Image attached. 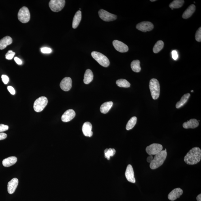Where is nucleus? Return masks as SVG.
<instances>
[{
	"label": "nucleus",
	"mask_w": 201,
	"mask_h": 201,
	"mask_svg": "<svg viewBox=\"0 0 201 201\" xmlns=\"http://www.w3.org/2000/svg\"><path fill=\"white\" fill-rule=\"evenodd\" d=\"M92 130V125L89 122H85L82 126V132L85 136L91 137L93 136V132Z\"/></svg>",
	"instance_id": "f3484780"
},
{
	"label": "nucleus",
	"mask_w": 201,
	"mask_h": 201,
	"mask_svg": "<svg viewBox=\"0 0 201 201\" xmlns=\"http://www.w3.org/2000/svg\"><path fill=\"white\" fill-rule=\"evenodd\" d=\"M193 90H192V91H191V92H192V93H193Z\"/></svg>",
	"instance_id": "c03bdc74"
},
{
	"label": "nucleus",
	"mask_w": 201,
	"mask_h": 201,
	"mask_svg": "<svg viewBox=\"0 0 201 201\" xmlns=\"http://www.w3.org/2000/svg\"><path fill=\"white\" fill-rule=\"evenodd\" d=\"M190 96V94L187 93L181 97L180 100L176 103V108H179L181 107L183 105H185L187 102Z\"/></svg>",
	"instance_id": "393cba45"
},
{
	"label": "nucleus",
	"mask_w": 201,
	"mask_h": 201,
	"mask_svg": "<svg viewBox=\"0 0 201 201\" xmlns=\"http://www.w3.org/2000/svg\"><path fill=\"white\" fill-rule=\"evenodd\" d=\"M48 99L46 97H41L37 99L34 104V109L37 112H40L48 104Z\"/></svg>",
	"instance_id": "423d86ee"
},
{
	"label": "nucleus",
	"mask_w": 201,
	"mask_h": 201,
	"mask_svg": "<svg viewBox=\"0 0 201 201\" xmlns=\"http://www.w3.org/2000/svg\"><path fill=\"white\" fill-rule=\"evenodd\" d=\"M165 151H167V149H165Z\"/></svg>",
	"instance_id": "a18cd8bd"
},
{
	"label": "nucleus",
	"mask_w": 201,
	"mask_h": 201,
	"mask_svg": "<svg viewBox=\"0 0 201 201\" xmlns=\"http://www.w3.org/2000/svg\"><path fill=\"white\" fill-rule=\"evenodd\" d=\"M196 199L198 201H201V194H200L198 195Z\"/></svg>",
	"instance_id": "79ce46f5"
},
{
	"label": "nucleus",
	"mask_w": 201,
	"mask_h": 201,
	"mask_svg": "<svg viewBox=\"0 0 201 201\" xmlns=\"http://www.w3.org/2000/svg\"><path fill=\"white\" fill-rule=\"evenodd\" d=\"M172 57L173 59L174 60H176L177 59L178 56L177 52L176 50L172 51Z\"/></svg>",
	"instance_id": "e433bc0d"
},
{
	"label": "nucleus",
	"mask_w": 201,
	"mask_h": 201,
	"mask_svg": "<svg viewBox=\"0 0 201 201\" xmlns=\"http://www.w3.org/2000/svg\"><path fill=\"white\" fill-rule=\"evenodd\" d=\"M82 18V13L80 11H78L76 13L73 18L72 27L75 29L79 25Z\"/></svg>",
	"instance_id": "412c9836"
},
{
	"label": "nucleus",
	"mask_w": 201,
	"mask_h": 201,
	"mask_svg": "<svg viewBox=\"0 0 201 201\" xmlns=\"http://www.w3.org/2000/svg\"><path fill=\"white\" fill-rule=\"evenodd\" d=\"M65 3L64 0H51L49 3V6L53 12H58L63 9Z\"/></svg>",
	"instance_id": "0eeeda50"
},
{
	"label": "nucleus",
	"mask_w": 201,
	"mask_h": 201,
	"mask_svg": "<svg viewBox=\"0 0 201 201\" xmlns=\"http://www.w3.org/2000/svg\"><path fill=\"white\" fill-rule=\"evenodd\" d=\"M12 43V39L10 37L6 36L0 40V50H3Z\"/></svg>",
	"instance_id": "aec40b11"
},
{
	"label": "nucleus",
	"mask_w": 201,
	"mask_h": 201,
	"mask_svg": "<svg viewBox=\"0 0 201 201\" xmlns=\"http://www.w3.org/2000/svg\"><path fill=\"white\" fill-rule=\"evenodd\" d=\"M153 156L152 155H150L147 158V161L148 163H151L153 159Z\"/></svg>",
	"instance_id": "a19ab883"
},
{
	"label": "nucleus",
	"mask_w": 201,
	"mask_h": 201,
	"mask_svg": "<svg viewBox=\"0 0 201 201\" xmlns=\"http://www.w3.org/2000/svg\"><path fill=\"white\" fill-rule=\"evenodd\" d=\"M112 44L116 50L119 52L125 53L129 50L128 47L121 41L115 40L112 42Z\"/></svg>",
	"instance_id": "9b49d317"
},
{
	"label": "nucleus",
	"mask_w": 201,
	"mask_h": 201,
	"mask_svg": "<svg viewBox=\"0 0 201 201\" xmlns=\"http://www.w3.org/2000/svg\"><path fill=\"white\" fill-rule=\"evenodd\" d=\"M18 184L17 178H15L11 180L7 184V191L9 194H12L15 192Z\"/></svg>",
	"instance_id": "dca6fc26"
},
{
	"label": "nucleus",
	"mask_w": 201,
	"mask_h": 201,
	"mask_svg": "<svg viewBox=\"0 0 201 201\" xmlns=\"http://www.w3.org/2000/svg\"><path fill=\"white\" fill-rule=\"evenodd\" d=\"M137 121V118L136 117H131L128 122L126 126V129L127 130H129L132 129L136 125Z\"/></svg>",
	"instance_id": "c756f323"
},
{
	"label": "nucleus",
	"mask_w": 201,
	"mask_h": 201,
	"mask_svg": "<svg viewBox=\"0 0 201 201\" xmlns=\"http://www.w3.org/2000/svg\"><path fill=\"white\" fill-rule=\"evenodd\" d=\"M91 56L94 59L102 66L107 67L109 66V60L104 54L100 53L94 51L91 53Z\"/></svg>",
	"instance_id": "20e7f679"
},
{
	"label": "nucleus",
	"mask_w": 201,
	"mask_h": 201,
	"mask_svg": "<svg viewBox=\"0 0 201 201\" xmlns=\"http://www.w3.org/2000/svg\"><path fill=\"white\" fill-rule=\"evenodd\" d=\"M17 158L15 157H11L3 159L2 164L4 167H8L12 166L16 162Z\"/></svg>",
	"instance_id": "4be33fe9"
},
{
	"label": "nucleus",
	"mask_w": 201,
	"mask_h": 201,
	"mask_svg": "<svg viewBox=\"0 0 201 201\" xmlns=\"http://www.w3.org/2000/svg\"><path fill=\"white\" fill-rule=\"evenodd\" d=\"M196 10V6L194 5H191L188 7L183 13L182 17L185 19L189 18L192 16Z\"/></svg>",
	"instance_id": "6ab92c4d"
},
{
	"label": "nucleus",
	"mask_w": 201,
	"mask_h": 201,
	"mask_svg": "<svg viewBox=\"0 0 201 201\" xmlns=\"http://www.w3.org/2000/svg\"><path fill=\"white\" fill-rule=\"evenodd\" d=\"M116 83L117 85L120 87L127 88L130 87V83L127 80L123 79L116 81Z\"/></svg>",
	"instance_id": "c85d7f7f"
},
{
	"label": "nucleus",
	"mask_w": 201,
	"mask_h": 201,
	"mask_svg": "<svg viewBox=\"0 0 201 201\" xmlns=\"http://www.w3.org/2000/svg\"><path fill=\"white\" fill-rule=\"evenodd\" d=\"M116 151L115 149L110 148V149H106L104 151L105 156L106 158L109 160L110 157L113 156L116 153Z\"/></svg>",
	"instance_id": "7c9ffc66"
},
{
	"label": "nucleus",
	"mask_w": 201,
	"mask_h": 201,
	"mask_svg": "<svg viewBox=\"0 0 201 201\" xmlns=\"http://www.w3.org/2000/svg\"><path fill=\"white\" fill-rule=\"evenodd\" d=\"M99 17L105 21H113L116 20L117 16L115 15L111 14L104 9H101L98 12Z\"/></svg>",
	"instance_id": "6e6552de"
},
{
	"label": "nucleus",
	"mask_w": 201,
	"mask_h": 201,
	"mask_svg": "<svg viewBox=\"0 0 201 201\" xmlns=\"http://www.w3.org/2000/svg\"><path fill=\"white\" fill-rule=\"evenodd\" d=\"M167 155V151L165 150L155 155L153 161L150 163V168L152 170H155L161 166L166 159Z\"/></svg>",
	"instance_id": "f03ea898"
},
{
	"label": "nucleus",
	"mask_w": 201,
	"mask_h": 201,
	"mask_svg": "<svg viewBox=\"0 0 201 201\" xmlns=\"http://www.w3.org/2000/svg\"><path fill=\"white\" fill-rule=\"evenodd\" d=\"M149 87L152 98L154 100L158 98L160 95V84L156 79L153 78L150 80Z\"/></svg>",
	"instance_id": "7ed1b4c3"
},
{
	"label": "nucleus",
	"mask_w": 201,
	"mask_h": 201,
	"mask_svg": "<svg viewBox=\"0 0 201 201\" xmlns=\"http://www.w3.org/2000/svg\"><path fill=\"white\" fill-rule=\"evenodd\" d=\"M41 52L43 53L48 54L52 52L51 49L48 48H43L41 49Z\"/></svg>",
	"instance_id": "72a5a7b5"
},
{
	"label": "nucleus",
	"mask_w": 201,
	"mask_h": 201,
	"mask_svg": "<svg viewBox=\"0 0 201 201\" xmlns=\"http://www.w3.org/2000/svg\"><path fill=\"white\" fill-rule=\"evenodd\" d=\"M7 89L11 94L15 95V94H16V91H15L14 88H13L12 86H7Z\"/></svg>",
	"instance_id": "4c0bfd02"
},
{
	"label": "nucleus",
	"mask_w": 201,
	"mask_h": 201,
	"mask_svg": "<svg viewBox=\"0 0 201 201\" xmlns=\"http://www.w3.org/2000/svg\"><path fill=\"white\" fill-rule=\"evenodd\" d=\"M75 115V112L74 110L69 109L66 111L62 116V121L64 122H69L74 119Z\"/></svg>",
	"instance_id": "4468645a"
},
{
	"label": "nucleus",
	"mask_w": 201,
	"mask_h": 201,
	"mask_svg": "<svg viewBox=\"0 0 201 201\" xmlns=\"http://www.w3.org/2000/svg\"><path fill=\"white\" fill-rule=\"evenodd\" d=\"M184 3V0H174L170 4L169 7L172 10L174 9L179 8L183 6Z\"/></svg>",
	"instance_id": "a878e982"
},
{
	"label": "nucleus",
	"mask_w": 201,
	"mask_h": 201,
	"mask_svg": "<svg viewBox=\"0 0 201 201\" xmlns=\"http://www.w3.org/2000/svg\"><path fill=\"white\" fill-rule=\"evenodd\" d=\"M125 176L127 180L130 183H135V180L134 171L132 166L130 164L128 165L125 172Z\"/></svg>",
	"instance_id": "ddd939ff"
},
{
	"label": "nucleus",
	"mask_w": 201,
	"mask_h": 201,
	"mask_svg": "<svg viewBox=\"0 0 201 201\" xmlns=\"http://www.w3.org/2000/svg\"><path fill=\"white\" fill-rule=\"evenodd\" d=\"M8 129V126L3 125V124H0V132L7 131Z\"/></svg>",
	"instance_id": "f704fd0d"
},
{
	"label": "nucleus",
	"mask_w": 201,
	"mask_h": 201,
	"mask_svg": "<svg viewBox=\"0 0 201 201\" xmlns=\"http://www.w3.org/2000/svg\"><path fill=\"white\" fill-rule=\"evenodd\" d=\"M195 39L198 42H200L201 41V27H200L198 30L197 31L196 35H195Z\"/></svg>",
	"instance_id": "473e14b6"
},
{
	"label": "nucleus",
	"mask_w": 201,
	"mask_h": 201,
	"mask_svg": "<svg viewBox=\"0 0 201 201\" xmlns=\"http://www.w3.org/2000/svg\"><path fill=\"white\" fill-rule=\"evenodd\" d=\"M15 55V53L14 52H13L12 50H9L6 54V59L9 60L12 59Z\"/></svg>",
	"instance_id": "2f4dec72"
},
{
	"label": "nucleus",
	"mask_w": 201,
	"mask_h": 201,
	"mask_svg": "<svg viewBox=\"0 0 201 201\" xmlns=\"http://www.w3.org/2000/svg\"><path fill=\"white\" fill-rule=\"evenodd\" d=\"M18 20L22 23H26L29 21L30 14L29 9L24 7L20 9L18 14Z\"/></svg>",
	"instance_id": "39448f33"
},
{
	"label": "nucleus",
	"mask_w": 201,
	"mask_h": 201,
	"mask_svg": "<svg viewBox=\"0 0 201 201\" xmlns=\"http://www.w3.org/2000/svg\"><path fill=\"white\" fill-rule=\"evenodd\" d=\"M2 80L5 84L8 83L9 81L8 77L5 75H2L1 76Z\"/></svg>",
	"instance_id": "c9c22d12"
},
{
	"label": "nucleus",
	"mask_w": 201,
	"mask_h": 201,
	"mask_svg": "<svg viewBox=\"0 0 201 201\" xmlns=\"http://www.w3.org/2000/svg\"><path fill=\"white\" fill-rule=\"evenodd\" d=\"M164 46V43L162 40H159L156 43L153 48V52L155 53H158L162 49Z\"/></svg>",
	"instance_id": "cd10ccee"
},
{
	"label": "nucleus",
	"mask_w": 201,
	"mask_h": 201,
	"mask_svg": "<svg viewBox=\"0 0 201 201\" xmlns=\"http://www.w3.org/2000/svg\"><path fill=\"white\" fill-rule=\"evenodd\" d=\"M163 149V146L161 144H153L147 146L146 151L148 155H155L160 153Z\"/></svg>",
	"instance_id": "1a4fd4ad"
},
{
	"label": "nucleus",
	"mask_w": 201,
	"mask_h": 201,
	"mask_svg": "<svg viewBox=\"0 0 201 201\" xmlns=\"http://www.w3.org/2000/svg\"><path fill=\"white\" fill-rule=\"evenodd\" d=\"M7 137V135L5 133L0 132V140L5 139Z\"/></svg>",
	"instance_id": "58836bf2"
},
{
	"label": "nucleus",
	"mask_w": 201,
	"mask_h": 201,
	"mask_svg": "<svg viewBox=\"0 0 201 201\" xmlns=\"http://www.w3.org/2000/svg\"><path fill=\"white\" fill-rule=\"evenodd\" d=\"M60 87L65 91H68L71 89L72 86V80L70 77H65L61 81Z\"/></svg>",
	"instance_id": "f8f14e48"
},
{
	"label": "nucleus",
	"mask_w": 201,
	"mask_h": 201,
	"mask_svg": "<svg viewBox=\"0 0 201 201\" xmlns=\"http://www.w3.org/2000/svg\"><path fill=\"white\" fill-rule=\"evenodd\" d=\"M113 106V103L112 101L105 102L101 106L100 110L101 112L103 114H106L109 111Z\"/></svg>",
	"instance_id": "5701e85b"
},
{
	"label": "nucleus",
	"mask_w": 201,
	"mask_h": 201,
	"mask_svg": "<svg viewBox=\"0 0 201 201\" xmlns=\"http://www.w3.org/2000/svg\"><path fill=\"white\" fill-rule=\"evenodd\" d=\"M201 150L198 147H194L187 153L184 158V161L188 165L196 164L200 161Z\"/></svg>",
	"instance_id": "f257e3e1"
},
{
	"label": "nucleus",
	"mask_w": 201,
	"mask_h": 201,
	"mask_svg": "<svg viewBox=\"0 0 201 201\" xmlns=\"http://www.w3.org/2000/svg\"><path fill=\"white\" fill-rule=\"evenodd\" d=\"M14 61L16 62V63L17 64H18L19 65H21L22 63L21 60L18 57H15L14 58Z\"/></svg>",
	"instance_id": "ea45409f"
},
{
	"label": "nucleus",
	"mask_w": 201,
	"mask_h": 201,
	"mask_svg": "<svg viewBox=\"0 0 201 201\" xmlns=\"http://www.w3.org/2000/svg\"><path fill=\"white\" fill-rule=\"evenodd\" d=\"M151 1V2H155V1H156V0H151V1Z\"/></svg>",
	"instance_id": "37998d69"
},
{
	"label": "nucleus",
	"mask_w": 201,
	"mask_h": 201,
	"mask_svg": "<svg viewBox=\"0 0 201 201\" xmlns=\"http://www.w3.org/2000/svg\"><path fill=\"white\" fill-rule=\"evenodd\" d=\"M136 29L141 31L146 32L153 30L154 28L153 24L149 21H144L137 24Z\"/></svg>",
	"instance_id": "9d476101"
},
{
	"label": "nucleus",
	"mask_w": 201,
	"mask_h": 201,
	"mask_svg": "<svg viewBox=\"0 0 201 201\" xmlns=\"http://www.w3.org/2000/svg\"><path fill=\"white\" fill-rule=\"evenodd\" d=\"M131 67L133 72H140L141 71L140 62L139 60H134L131 63Z\"/></svg>",
	"instance_id": "bb28decb"
},
{
	"label": "nucleus",
	"mask_w": 201,
	"mask_h": 201,
	"mask_svg": "<svg viewBox=\"0 0 201 201\" xmlns=\"http://www.w3.org/2000/svg\"><path fill=\"white\" fill-rule=\"evenodd\" d=\"M183 193V190L180 188H177L174 189L169 193L168 198L170 200L174 201L177 198H180Z\"/></svg>",
	"instance_id": "2eb2a0df"
},
{
	"label": "nucleus",
	"mask_w": 201,
	"mask_h": 201,
	"mask_svg": "<svg viewBox=\"0 0 201 201\" xmlns=\"http://www.w3.org/2000/svg\"><path fill=\"white\" fill-rule=\"evenodd\" d=\"M94 75L93 72L88 69L86 71L84 76V82L85 84H88L92 81L93 80Z\"/></svg>",
	"instance_id": "b1692460"
},
{
	"label": "nucleus",
	"mask_w": 201,
	"mask_h": 201,
	"mask_svg": "<svg viewBox=\"0 0 201 201\" xmlns=\"http://www.w3.org/2000/svg\"><path fill=\"white\" fill-rule=\"evenodd\" d=\"M199 125V122L196 119H191L189 121L185 122L183 124L184 128L195 129L198 127Z\"/></svg>",
	"instance_id": "a211bd4d"
}]
</instances>
